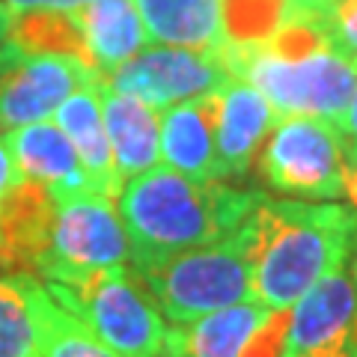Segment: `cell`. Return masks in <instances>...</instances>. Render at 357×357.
<instances>
[{"mask_svg":"<svg viewBox=\"0 0 357 357\" xmlns=\"http://www.w3.org/2000/svg\"><path fill=\"white\" fill-rule=\"evenodd\" d=\"M161 158L170 170L197 182H223L211 128V96L161 110Z\"/></svg>","mask_w":357,"mask_h":357,"instance_id":"cell-15","label":"cell"},{"mask_svg":"<svg viewBox=\"0 0 357 357\" xmlns=\"http://www.w3.org/2000/svg\"><path fill=\"white\" fill-rule=\"evenodd\" d=\"M13 42L24 54H69L86 63L84 27L77 9L13 13Z\"/></svg>","mask_w":357,"mask_h":357,"instance_id":"cell-21","label":"cell"},{"mask_svg":"<svg viewBox=\"0 0 357 357\" xmlns=\"http://www.w3.org/2000/svg\"><path fill=\"white\" fill-rule=\"evenodd\" d=\"M42 286L119 357H152L161 351L170 325L134 268H102L72 283Z\"/></svg>","mask_w":357,"mask_h":357,"instance_id":"cell-5","label":"cell"},{"mask_svg":"<svg viewBox=\"0 0 357 357\" xmlns=\"http://www.w3.org/2000/svg\"><path fill=\"white\" fill-rule=\"evenodd\" d=\"M13 13H30V9H81L89 0H3Z\"/></svg>","mask_w":357,"mask_h":357,"instance_id":"cell-28","label":"cell"},{"mask_svg":"<svg viewBox=\"0 0 357 357\" xmlns=\"http://www.w3.org/2000/svg\"><path fill=\"white\" fill-rule=\"evenodd\" d=\"M84 27L86 66L105 77L146 48V30L131 0H89L77 9Z\"/></svg>","mask_w":357,"mask_h":357,"instance_id":"cell-17","label":"cell"},{"mask_svg":"<svg viewBox=\"0 0 357 357\" xmlns=\"http://www.w3.org/2000/svg\"><path fill=\"white\" fill-rule=\"evenodd\" d=\"M131 259L116 199L84 191L57 197L51 238L36 277L42 283H72L84 274L116 268Z\"/></svg>","mask_w":357,"mask_h":357,"instance_id":"cell-7","label":"cell"},{"mask_svg":"<svg viewBox=\"0 0 357 357\" xmlns=\"http://www.w3.org/2000/svg\"><path fill=\"white\" fill-rule=\"evenodd\" d=\"M342 152H345V167H349V203L357 208V84L349 98V107L337 122Z\"/></svg>","mask_w":357,"mask_h":357,"instance_id":"cell-25","label":"cell"},{"mask_svg":"<svg viewBox=\"0 0 357 357\" xmlns=\"http://www.w3.org/2000/svg\"><path fill=\"white\" fill-rule=\"evenodd\" d=\"M18 45L13 42V9L0 0V69L18 57Z\"/></svg>","mask_w":357,"mask_h":357,"instance_id":"cell-27","label":"cell"},{"mask_svg":"<svg viewBox=\"0 0 357 357\" xmlns=\"http://www.w3.org/2000/svg\"><path fill=\"white\" fill-rule=\"evenodd\" d=\"M155 45L223 51L220 0H131Z\"/></svg>","mask_w":357,"mask_h":357,"instance_id":"cell-18","label":"cell"},{"mask_svg":"<svg viewBox=\"0 0 357 357\" xmlns=\"http://www.w3.org/2000/svg\"><path fill=\"white\" fill-rule=\"evenodd\" d=\"M289 325H292L289 307L268 310L265 319L250 333V340L244 342L241 357H289Z\"/></svg>","mask_w":357,"mask_h":357,"instance_id":"cell-23","label":"cell"},{"mask_svg":"<svg viewBox=\"0 0 357 357\" xmlns=\"http://www.w3.org/2000/svg\"><path fill=\"white\" fill-rule=\"evenodd\" d=\"M298 357H351V345H349V337H340L328 345H319L307 354H298Z\"/></svg>","mask_w":357,"mask_h":357,"instance_id":"cell-29","label":"cell"},{"mask_svg":"<svg viewBox=\"0 0 357 357\" xmlns=\"http://www.w3.org/2000/svg\"><path fill=\"white\" fill-rule=\"evenodd\" d=\"M36 337L39 357H119L81 319L60 307L42 283L36 292Z\"/></svg>","mask_w":357,"mask_h":357,"instance_id":"cell-22","label":"cell"},{"mask_svg":"<svg viewBox=\"0 0 357 357\" xmlns=\"http://www.w3.org/2000/svg\"><path fill=\"white\" fill-rule=\"evenodd\" d=\"M265 304L248 298L208 312V316H199L188 325H170L164 342H170L176 351L188 357H241L244 342L265 319Z\"/></svg>","mask_w":357,"mask_h":357,"instance_id":"cell-19","label":"cell"},{"mask_svg":"<svg viewBox=\"0 0 357 357\" xmlns=\"http://www.w3.org/2000/svg\"><path fill=\"white\" fill-rule=\"evenodd\" d=\"M36 357H39V354H36Z\"/></svg>","mask_w":357,"mask_h":357,"instance_id":"cell-32","label":"cell"},{"mask_svg":"<svg viewBox=\"0 0 357 357\" xmlns=\"http://www.w3.org/2000/svg\"><path fill=\"white\" fill-rule=\"evenodd\" d=\"M39 277L30 271L0 274V357H36V292Z\"/></svg>","mask_w":357,"mask_h":357,"instance_id":"cell-20","label":"cell"},{"mask_svg":"<svg viewBox=\"0 0 357 357\" xmlns=\"http://www.w3.org/2000/svg\"><path fill=\"white\" fill-rule=\"evenodd\" d=\"M227 81H232V72L218 51L152 45L110 72L102 86L140 98L155 110H167L218 93Z\"/></svg>","mask_w":357,"mask_h":357,"instance_id":"cell-8","label":"cell"},{"mask_svg":"<svg viewBox=\"0 0 357 357\" xmlns=\"http://www.w3.org/2000/svg\"><path fill=\"white\" fill-rule=\"evenodd\" d=\"M98 86L102 84H89V86H81L77 93H72L57 107V119L54 122L72 140L77 158H81L84 170L89 176L93 191L116 199L126 182L119 178L114 152H110V140H107L105 119H102V102H98Z\"/></svg>","mask_w":357,"mask_h":357,"instance_id":"cell-16","label":"cell"},{"mask_svg":"<svg viewBox=\"0 0 357 357\" xmlns=\"http://www.w3.org/2000/svg\"><path fill=\"white\" fill-rule=\"evenodd\" d=\"M354 277H357V259H354ZM349 345H351V357H357V312H354V321L349 331Z\"/></svg>","mask_w":357,"mask_h":357,"instance_id":"cell-30","label":"cell"},{"mask_svg":"<svg viewBox=\"0 0 357 357\" xmlns=\"http://www.w3.org/2000/svg\"><path fill=\"white\" fill-rule=\"evenodd\" d=\"M102 84V75L69 54H24L0 69V128L48 119L81 86Z\"/></svg>","mask_w":357,"mask_h":357,"instance_id":"cell-9","label":"cell"},{"mask_svg":"<svg viewBox=\"0 0 357 357\" xmlns=\"http://www.w3.org/2000/svg\"><path fill=\"white\" fill-rule=\"evenodd\" d=\"M152 357H188V354H182V351H176V349H173V345H170V342H164V345H161V351H158V354H152Z\"/></svg>","mask_w":357,"mask_h":357,"instance_id":"cell-31","label":"cell"},{"mask_svg":"<svg viewBox=\"0 0 357 357\" xmlns=\"http://www.w3.org/2000/svg\"><path fill=\"white\" fill-rule=\"evenodd\" d=\"M18 170L30 182L45 185L54 197H69L93 191L81 158L66 137V131L51 119L18 126L3 134Z\"/></svg>","mask_w":357,"mask_h":357,"instance_id":"cell-12","label":"cell"},{"mask_svg":"<svg viewBox=\"0 0 357 357\" xmlns=\"http://www.w3.org/2000/svg\"><path fill=\"white\" fill-rule=\"evenodd\" d=\"M268 199L259 188L197 182L170 167L128 178L116 197L131 250V268L227 238Z\"/></svg>","mask_w":357,"mask_h":357,"instance_id":"cell-1","label":"cell"},{"mask_svg":"<svg viewBox=\"0 0 357 357\" xmlns=\"http://www.w3.org/2000/svg\"><path fill=\"white\" fill-rule=\"evenodd\" d=\"M328 36L354 66H357V0H331Z\"/></svg>","mask_w":357,"mask_h":357,"instance_id":"cell-24","label":"cell"},{"mask_svg":"<svg viewBox=\"0 0 357 357\" xmlns=\"http://www.w3.org/2000/svg\"><path fill=\"white\" fill-rule=\"evenodd\" d=\"M280 119L268 98L241 77L211 93V128L223 182H244L253 173L256 155Z\"/></svg>","mask_w":357,"mask_h":357,"instance_id":"cell-10","label":"cell"},{"mask_svg":"<svg viewBox=\"0 0 357 357\" xmlns=\"http://www.w3.org/2000/svg\"><path fill=\"white\" fill-rule=\"evenodd\" d=\"M253 170L277 194L328 203L349 199V167L333 122L316 116H283L274 122L256 155Z\"/></svg>","mask_w":357,"mask_h":357,"instance_id":"cell-6","label":"cell"},{"mask_svg":"<svg viewBox=\"0 0 357 357\" xmlns=\"http://www.w3.org/2000/svg\"><path fill=\"white\" fill-rule=\"evenodd\" d=\"M57 197L39 182L21 178L0 208V271L36 274L51 238Z\"/></svg>","mask_w":357,"mask_h":357,"instance_id":"cell-13","label":"cell"},{"mask_svg":"<svg viewBox=\"0 0 357 357\" xmlns=\"http://www.w3.org/2000/svg\"><path fill=\"white\" fill-rule=\"evenodd\" d=\"M289 325V357L307 354L319 345H328L340 337H349L357 312V277L354 262L333 268L316 280L292 307Z\"/></svg>","mask_w":357,"mask_h":357,"instance_id":"cell-11","label":"cell"},{"mask_svg":"<svg viewBox=\"0 0 357 357\" xmlns=\"http://www.w3.org/2000/svg\"><path fill=\"white\" fill-rule=\"evenodd\" d=\"M21 170H18V164H15V158H13V152H9V143H6V137H0V208H3V203H6V197H9V191L21 182Z\"/></svg>","mask_w":357,"mask_h":357,"instance_id":"cell-26","label":"cell"},{"mask_svg":"<svg viewBox=\"0 0 357 357\" xmlns=\"http://www.w3.org/2000/svg\"><path fill=\"white\" fill-rule=\"evenodd\" d=\"M253 250L256 227L250 215L227 238L134 271L149 289L161 316L170 325H188L199 316L253 298Z\"/></svg>","mask_w":357,"mask_h":357,"instance_id":"cell-4","label":"cell"},{"mask_svg":"<svg viewBox=\"0 0 357 357\" xmlns=\"http://www.w3.org/2000/svg\"><path fill=\"white\" fill-rule=\"evenodd\" d=\"M253 298L286 310L333 268L357 259V208L351 203L271 199L253 211Z\"/></svg>","mask_w":357,"mask_h":357,"instance_id":"cell-2","label":"cell"},{"mask_svg":"<svg viewBox=\"0 0 357 357\" xmlns=\"http://www.w3.org/2000/svg\"><path fill=\"white\" fill-rule=\"evenodd\" d=\"M102 119L119 178H134L161 161V116L146 102L98 86Z\"/></svg>","mask_w":357,"mask_h":357,"instance_id":"cell-14","label":"cell"},{"mask_svg":"<svg viewBox=\"0 0 357 357\" xmlns=\"http://www.w3.org/2000/svg\"><path fill=\"white\" fill-rule=\"evenodd\" d=\"M232 77L268 98L277 116H316L337 126L357 84V66L337 51L325 21L295 15L253 48L220 51Z\"/></svg>","mask_w":357,"mask_h":357,"instance_id":"cell-3","label":"cell"}]
</instances>
